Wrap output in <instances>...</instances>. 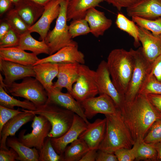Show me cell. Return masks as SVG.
<instances>
[{
    "label": "cell",
    "mask_w": 161,
    "mask_h": 161,
    "mask_svg": "<svg viewBox=\"0 0 161 161\" xmlns=\"http://www.w3.org/2000/svg\"><path fill=\"white\" fill-rule=\"evenodd\" d=\"M119 110L135 142L143 141L154 122L161 119L146 95L139 94L131 101L125 102Z\"/></svg>",
    "instance_id": "6da1fadb"
},
{
    "label": "cell",
    "mask_w": 161,
    "mask_h": 161,
    "mask_svg": "<svg viewBox=\"0 0 161 161\" xmlns=\"http://www.w3.org/2000/svg\"><path fill=\"white\" fill-rule=\"evenodd\" d=\"M106 63L113 84L119 92L124 97L134 67V60L131 52L122 48L113 49L109 53Z\"/></svg>",
    "instance_id": "7a4b0ae2"
},
{
    "label": "cell",
    "mask_w": 161,
    "mask_h": 161,
    "mask_svg": "<svg viewBox=\"0 0 161 161\" xmlns=\"http://www.w3.org/2000/svg\"><path fill=\"white\" fill-rule=\"evenodd\" d=\"M106 125L104 136L98 149L114 152L121 148H131L135 143L118 109L115 114L105 115Z\"/></svg>",
    "instance_id": "3957f363"
},
{
    "label": "cell",
    "mask_w": 161,
    "mask_h": 161,
    "mask_svg": "<svg viewBox=\"0 0 161 161\" xmlns=\"http://www.w3.org/2000/svg\"><path fill=\"white\" fill-rule=\"evenodd\" d=\"M20 109L35 115H41L47 119L52 126L48 135V137L51 138L59 137L67 132L72 124L75 114L72 111L48 100L45 104L36 107L35 110Z\"/></svg>",
    "instance_id": "277c9868"
},
{
    "label": "cell",
    "mask_w": 161,
    "mask_h": 161,
    "mask_svg": "<svg viewBox=\"0 0 161 161\" xmlns=\"http://www.w3.org/2000/svg\"><path fill=\"white\" fill-rule=\"evenodd\" d=\"M68 0H61L60 10L55 26L48 32L44 40L49 50V55L55 53L61 48L69 46H78L72 39L67 24L66 8Z\"/></svg>",
    "instance_id": "5b68a950"
},
{
    "label": "cell",
    "mask_w": 161,
    "mask_h": 161,
    "mask_svg": "<svg viewBox=\"0 0 161 161\" xmlns=\"http://www.w3.org/2000/svg\"><path fill=\"white\" fill-rule=\"evenodd\" d=\"M134 57V69L127 92L124 95L125 101L132 100L138 94L150 75L152 63L144 54L142 47L137 50L130 49Z\"/></svg>",
    "instance_id": "8992f818"
},
{
    "label": "cell",
    "mask_w": 161,
    "mask_h": 161,
    "mask_svg": "<svg viewBox=\"0 0 161 161\" xmlns=\"http://www.w3.org/2000/svg\"><path fill=\"white\" fill-rule=\"evenodd\" d=\"M32 77L25 78L20 83L15 82L5 86V89L13 96L28 100L38 107L47 102V93L42 84L35 78Z\"/></svg>",
    "instance_id": "52a82bcc"
},
{
    "label": "cell",
    "mask_w": 161,
    "mask_h": 161,
    "mask_svg": "<svg viewBox=\"0 0 161 161\" xmlns=\"http://www.w3.org/2000/svg\"><path fill=\"white\" fill-rule=\"evenodd\" d=\"M99 94L96 71L84 64H80L77 79L71 95L80 103Z\"/></svg>",
    "instance_id": "ba28073f"
},
{
    "label": "cell",
    "mask_w": 161,
    "mask_h": 161,
    "mask_svg": "<svg viewBox=\"0 0 161 161\" xmlns=\"http://www.w3.org/2000/svg\"><path fill=\"white\" fill-rule=\"evenodd\" d=\"M31 126L32 129V131L25 135L26 130H21L19 134L18 139L27 146L35 148L39 150L44 145L45 139L51 129V125L44 117L35 115Z\"/></svg>",
    "instance_id": "9c48e42d"
},
{
    "label": "cell",
    "mask_w": 161,
    "mask_h": 161,
    "mask_svg": "<svg viewBox=\"0 0 161 161\" xmlns=\"http://www.w3.org/2000/svg\"><path fill=\"white\" fill-rule=\"evenodd\" d=\"M95 71L99 94H105L110 96L119 109L125 102L124 97L119 92L113 84L106 61H101Z\"/></svg>",
    "instance_id": "30bf717a"
},
{
    "label": "cell",
    "mask_w": 161,
    "mask_h": 161,
    "mask_svg": "<svg viewBox=\"0 0 161 161\" xmlns=\"http://www.w3.org/2000/svg\"><path fill=\"white\" fill-rule=\"evenodd\" d=\"M80 103L87 119H91L99 113L105 115L114 114L118 109L112 99L105 94H99Z\"/></svg>",
    "instance_id": "8fae6325"
},
{
    "label": "cell",
    "mask_w": 161,
    "mask_h": 161,
    "mask_svg": "<svg viewBox=\"0 0 161 161\" xmlns=\"http://www.w3.org/2000/svg\"><path fill=\"white\" fill-rule=\"evenodd\" d=\"M60 1L61 0H51L44 6V11L39 19L29 28L31 33H38L41 41L45 40L51 24L59 14Z\"/></svg>",
    "instance_id": "7c38bea8"
},
{
    "label": "cell",
    "mask_w": 161,
    "mask_h": 161,
    "mask_svg": "<svg viewBox=\"0 0 161 161\" xmlns=\"http://www.w3.org/2000/svg\"><path fill=\"white\" fill-rule=\"evenodd\" d=\"M87 125L82 117L75 114L72 124L67 132L59 137H51L52 145L56 152L63 155L67 145L78 138Z\"/></svg>",
    "instance_id": "4fadbf2b"
},
{
    "label": "cell",
    "mask_w": 161,
    "mask_h": 161,
    "mask_svg": "<svg viewBox=\"0 0 161 161\" xmlns=\"http://www.w3.org/2000/svg\"><path fill=\"white\" fill-rule=\"evenodd\" d=\"M0 70L4 76V86L11 85L15 81L27 77L35 78L32 66H25L0 59Z\"/></svg>",
    "instance_id": "5bb4252c"
},
{
    "label": "cell",
    "mask_w": 161,
    "mask_h": 161,
    "mask_svg": "<svg viewBox=\"0 0 161 161\" xmlns=\"http://www.w3.org/2000/svg\"><path fill=\"white\" fill-rule=\"evenodd\" d=\"M85 62L84 55L78 50V46H69L61 48L47 57L39 59L34 65L47 62L84 64Z\"/></svg>",
    "instance_id": "9a60e30c"
},
{
    "label": "cell",
    "mask_w": 161,
    "mask_h": 161,
    "mask_svg": "<svg viewBox=\"0 0 161 161\" xmlns=\"http://www.w3.org/2000/svg\"><path fill=\"white\" fill-rule=\"evenodd\" d=\"M47 91L48 100L74 112L82 117L88 124L90 123L85 115L80 103L70 93H63L53 86Z\"/></svg>",
    "instance_id": "2e32d148"
},
{
    "label": "cell",
    "mask_w": 161,
    "mask_h": 161,
    "mask_svg": "<svg viewBox=\"0 0 161 161\" xmlns=\"http://www.w3.org/2000/svg\"><path fill=\"white\" fill-rule=\"evenodd\" d=\"M126 10L129 17L154 20L161 17V0H140Z\"/></svg>",
    "instance_id": "e0dca14e"
},
{
    "label": "cell",
    "mask_w": 161,
    "mask_h": 161,
    "mask_svg": "<svg viewBox=\"0 0 161 161\" xmlns=\"http://www.w3.org/2000/svg\"><path fill=\"white\" fill-rule=\"evenodd\" d=\"M138 27V38L142 44L143 53L148 60L153 63L161 54V34L155 35L150 31Z\"/></svg>",
    "instance_id": "ac0fdd59"
},
{
    "label": "cell",
    "mask_w": 161,
    "mask_h": 161,
    "mask_svg": "<svg viewBox=\"0 0 161 161\" xmlns=\"http://www.w3.org/2000/svg\"><path fill=\"white\" fill-rule=\"evenodd\" d=\"M106 125V118L97 119L93 123L87 125L86 128L78 138L83 140L89 149L98 150L104 136Z\"/></svg>",
    "instance_id": "d6986e66"
},
{
    "label": "cell",
    "mask_w": 161,
    "mask_h": 161,
    "mask_svg": "<svg viewBox=\"0 0 161 161\" xmlns=\"http://www.w3.org/2000/svg\"><path fill=\"white\" fill-rule=\"evenodd\" d=\"M59 65L57 80L53 86L62 90L66 88L71 94L73 85L78 76L80 64L78 63H62Z\"/></svg>",
    "instance_id": "ffe728a7"
},
{
    "label": "cell",
    "mask_w": 161,
    "mask_h": 161,
    "mask_svg": "<svg viewBox=\"0 0 161 161\" xmlns=\"http://www.w3.org/2000/svg\"><path fill=\"white\" fill-rule=\"evenodd\" d=\"M35 115L30 112L23 111L8 121L0 132V149H8L6 145L7 138L9 137L15 136L21 126L33 120Z\"/></svg>",
    "instance_id": "44dd1931"
},
{
    "label": "cell",
    "mask_w": 161,
    "mask_h": 161,
    "mask_svg": "<svg viewBox=\"0 0 161 161\" xmlns=\"http://www.w3.org/2000/svg\"><path fill=\"white\" fill-rule=\"evenodd\" d=\"M84 18L89 25L90 33L96 38L103 35L112 23V20L108 18L104 12L95 8L88 10Z\"/></svg>",
    "instance_id": "7402d4cb"
},
{
    "label": "cell",
    "mask_w": 161,
    "mask_h": 161,
    "mask_svg": "<svg viewBox=\"0 0 161 161\" xmlns=\"http://www.w3.org/2000/svg\"><path fill=\"white\" fill-rule=\"evenodd\" d=\"M0 59L25 66H33L39 59L37 55L17 47L0 48Z\"/></svg>",
    "instance_id": "603a6c76"
},
{
    "label": "cell",
    "mask_w": 161,
    "mask_h": 161,
    "mask_svg": "<svg viewBox=\"0 0 161 161\" xmlns=\"http://www.w3.org/2000/svg\"><path fill=\"white\" fill-rule=\"evenodd\" d=\"M14 9L30 27L41 16L44 10V6L31 0H23L15 5Z\"/></svg>",
    "instance_id": "cb8c5ba5"
},
{
    "label": "cell",
    "mask_w": 161,
    "mask_h": 161,
    "mask_svg": "<svg viewBox=\"0 0 161 161\" xmlns=\"http://www.w3.org/2000/svg\"><path fill=\"white\" fill-rule=\"evenodd\" d=\"M105 0H68L66 8L67 21L84 18L87 10L99 6Z\"/></svg>",
    "instance_id": "d4e9b609"
},
{
    "label": "cell",
    "mask_w": 161,
    "mask_h": 161,
    "mask_svg": "<svg viewBox=\"0 0 161 161\" xmlns=\"http://www.w3.org/2000/svg\"><path fill=\"white\" fill-rule=\"evenodd\" d=\"M35 78L43 86L46 91L53 86L52 80L57 76L58 72V64L44 63L33 66Z\"/></svg>",
    "instance_id": "484cf974"
},
{
    "label": "cell",
    "mask_w": 161,
    "mask_h": 161,
    "mask_svg": "<svg viewBox=\"0 0 161 161\" xmlns=\"http://www.w3.org/2000/svg\"><path fill=\"white\" fill-rule=\"evenodd\" d=\"M7 146L14 149L17 153V160L39 161L38 150L35 148H30L25 145L13 136L8 137L7 140Z\"/></svg>",
    "instance_id": "4316f807"
},
{
    "label": "cell",
    "mask_w": 161,
    "mask_h": 161,
    "mask_svg": "<svg viewBox=\"0 0 161 161\" xmlns=\"http://www.w3.org/2000/svg\"><path fill=\"white\" fill-rule=\"evenodd\" d=\"M17 47L24 50L30 51L37 55L42 53L49 55V49L45 40H36L29 31L20 35L19 44Z\"/></svg>",
    "instance_id": "83f0119b"
},
{
    "label": "cell",
    "mask_w": 161,
    "mask_h": 161,
    "mask_svg": "<svg viewBox=\"0 0 161 161\" xmlns=\"http://www.w3.org/2000/svg\"><path fill=\"white\" fill-rule=\"evenodd\" d=\"M3 78L0 74V105L11 109H14L15 106L21 107L22 109L35 110L36 107L30 101L25 99L20 101L11 96L6 91L3 82Z\"/></svg>",
    "instance_id": "f1b7e54d"
},
{
    "label": "cell",
    "mask_w": 161,
    "mask_h": 161,
    "mask_svg": "<svg viewBox=\"0 0 161 161\" xmlns=\"http://www.w3.org/2000/svg\"><path fill=\"white\" fill-rule=\"evenodd\" d=\"M89 149L86 142L78 138L65 148L63 155V161H80Z\"/></svg>",
    "instance_id": "f546056e"
},
{
    "label": "cell",
    "mask_w": 161,
    "mask_h": 161,
    "mask_svg": "<svg viewBox=\"0 0 161 161\" xmlns=\"http://www.w3.org/2000/svg\"><path fill=\"white\" fill-rule=\"evenodd\" d=\"M132 148L137 161L158 160L157 151L152 143H147L144 141L135 142Z\"/></svg>",
    "instance_id": "4dcf8cb0"
},
{
    "label": "cell",
    "mask_w": 161,
    "mask_h": 161,
    "mask_svg": "<svg viewBox=\"0 0 161 161\" xmlns=\"http://www.w3.org/2000/svg\"><path fill=\"white\" fill-rule=\"evenodd\" d=\"M115 24L119 29L127 32L133 38L134 45L135 47L140 46L138 27L134 21L129 19L123 13H119L117 16Z\"/></svg>",
    "instance_id": "1f68e13d"
},
{
    "label": "cell",
    "mask_w": 161,
    "mask_h": 161,
    "mask_svg": "<svg viewBox=\"0 0 161 161\" xmlns=\"http://www.w3.org/2000/svg\"><path fill=\"white\" fill-rule=\"evenodd\" d=\"M6 21L10 27L19 35L29 31L30 27L20 17L14 8L10 10L7 13Z\"/></svg>",
    "instance_id": "d6a6232c"
},
{
    "label": "cell",
    "mask_w": 161,
    "mask_h": 161,
    "mask_svg": "<svg viewBox=\"0 0 161 161\" xmlns=\"http://www.w3.org/2000/svg\"><path fill=\"white\" fill-rule=\"evenodd\" d=\"M39 151V161H63V156L55 151L51 142V137H47L44 145Z\"/></svg>",
    "instance_id": "836d02e7"
},
{
    "label": "cell",
    "mask_w": 161,
    "mask_h": 161,
    "mask_svg": "<svg viewBox=\"0 0 161 161\" xmlns=\"http://www.w3.org/2000/svg\"><path fill=\"white\" fill-rule=\"evenodd\" d=\"M131 18L132 20L139 26L150 31L155 35L161 34V17L154 20L147 19L137 16Z\"/></svg>",
    "instance_id": "e575fe53"
},
{
    "label": "cell",
    "mask_w": 161,
    "mask_h": 161,
    "mask_svg": "<svg viewBox=\"0 0 161 161\" xmlns=\"http://www.w3.org/2000/svg\"><path fill=\"white\" fill-rule=\"evenodd\" d=\"M69 31L72 38L90 33L89 25L84 18L72 20L69 25Z\"/></svg>",
    "instance_id": "d590c367"
},
{
    "label": "cell",
    "mask_w": 161,
    "mask_h": 161,
    "mask_svg": "<svg viewBox=\"0 0 161 161\" xmlns=\"http://www.w3.org/2000/svg\"><path fill=\"white\" fill-rule=\"evenodd\" d=\"M143 141L149 143L161 142V119L154 122L144 137Z\"/></svg>",
    "instance_id": "8d00e7d4"
},
{
    "label": "cell",
    "mask_w": 161,
    "mask_h": 161,
    "mask_svg": "<svg viewBox=\"0 0 161 161\" xmlns=\"http://www.w3.org/2000/svg\"><path fill=\"white\" fill-rule=\"evenodd\" d=\"M139 94L161 95V82L151 74Z\"/></svg>",
    "instance_id": "74e56055"
},
{
    "label": "cell",
    "mask_w": 161,
    "mask_h": 161,
    "mask_svg": "<svg viewBox=\"0 0 161 161\" xmlns=\"http://www.w3.org/2000/svg\"><path fill=\"white\" fill-rule=\"evenodd\" d=\"M20 36V35L11 27L8 32L0 39V48L17 46Z\"/></svg>",
    "instance_id": "f35d334b"
},
{
    "label": "cell",
    "mask_w": 161,
    "mask_h": 161,
    "mask_svg": "<svg viewBox=\"0 0 161 161\" xmlns=\"http://www.w3.org/2000/svg\"><path fill=\"white\" fill-rule=\"evenodd\" d=\"M23 112L19 109L17 110L11 109L0 105V132L4 125L8 121Z\"/></svg>",
    "instance_id": "ab89813d"
},
{
    "label": "cell",
    "mask_w": 161,
    "mask_h": 161,
    "mask_svg": "<svg viewBox=\"0 0 161 161\" xmlns=\"http://www.w3.org/2000/svg\"><path fill=\"white\" fill-rule=\"evenodd\" d=\"M119 161H133L135 157L132 148H121L114 152Z\"/></svg>",
    "instance_id": "60d3db41"
},
{
    "label": "cell",
    "mask_w": 161,
    "mask_h": 161,
    "mask_svg": "<svg viewBox=\"0 0 161 161\" xmlns=\"http://www.w3.org/2000/svg\"><path fill=\"white\" fill-rule=\"evenodd\" d=\"M111 4L118 11H120L123 8H126L134 4L140 0H105Z\"/></svg>",
    "instance_id": "b9f144b4"
},
{
    "label": "cell",
    "mask_w": 161,
    "mask_h": 161,
    "mask_svg": "<svg viewBox=\"0 0 161 161\" xmlns=\"http://www.w3.org/2000/svg\"><path fill=\"white\" fill-rule=\"evenodd\" d=\"M18 157L17 153L11 148L8 150L0 149V161H15Z\"/></svg>",
    "instance_id": "7bdbcfd3"
},
{
    "label": "cell",
    "mask_w": 161,
    "mask_h": 161,
    "mask_svg": "<svg viewBox=\"0 0 161 161\" xmlns=\"http://www.w3.org/2000/svg\"><path fill=\"white\" fill-rule=\"evenodd\" d=\"M146 95L152 105L161 117V95L149 94Z\"/></svg>",
    "instance_id": "ee69618b"
},
{
    "label": "cell",
    "mask_w": 161,
    "mask_h": 161,
    "mask_svg": "<svg viewBox=\"0 0 161 161\" xmlns=\"http://www.w3.org/2000/svg\"><path fill=\"white\" fill-rule=\"evenodd\" d=\"M96 161H118L114 152H109L100 149L97 151Z\"/></svg>",
    "instance_id": "f6af8a7d"
},
{
    "label": "cell",
    "mask_w": 161,
    "mask_h": 161,
    "mask_svg": "<svg viewBox=\"0 0 161 161\" xmlns=\"http://www.w3.org/2000/svg\"><path fill=\"white\" fill-rule=\"evenodd\" d=\"M151 74L161 82V54L152 63Z\"/></svg>",
    "instance_id": "bcb514c9"
},
{
    "label": "cell",
    "mask_w": 161,
    "mask_h": 161,
    "mask_svg": "<svg viewBox=\"0 0 161 161\" xmlns=\"http://www.w3.org/2000/svg\"><path fill=\"white\" fill-rule=\"evenodd\" d=\"M97 150L90 149L82 157L80 161H96Z\"/></svg>",
    "instance_id": "7dc6e473"
},
{
    "label": "cell",
    "mask_w": 161,
    "mask_h": 161,
    "mask_svg": "<svg viewBox=\"0 0 161 161\" xmlns=\"http://www.w3.org/2000/svg\"><path fill=\"white\" fill-rule=\"evenodd\" d=\"M13 3L10 0H0V14L3 15L10 8Z\"/></svg>",
    "instance_id": "c3c4849f"
},
{
    "label": "cell",
    "mask_w": 161,
    "mask_h": 161,
    "mask_svg": "<svg viewBox=\"0 0 161 161\" xmlns=\"http://www.w3.org/2000/svg\"><path fill=\"white\" fill-rule=\"evenodd\" d=\"M11 27L6 21L2 22L0 25V39L8 32Z\"/></svg>",
    "instance_id": "681fc988"
},
{
    "label": "cell",
    "mask_w": 161,
    "mask_h": 161,
    "mask_svg": "<svg viewBox=\"0 0 161 161\" xmlns=\"http://www.w3.org/2000/svg\"><path fill=\"white\" fill-rule=\"evenodd\" d=\"M152 144L157 151L158 160H161V142Z\"/></svg>",
    "instance_id": "f907efd6"
},
{
    "label": "cell",
    "mask_w": 161,
    "mask_h": 161,
    "mask_svg": "<svg viewBox=\"0 0 161 161\" xmlns=\"http://www.w3.org/2000/svg\"><path fill=\"white\" fill-rule=\"evenodd\" d=\"M34 2L42 6H44L51 0H31Z\"/></svg>",
    "instance_id": "816d5d0a"
},
{
    "label": "cell",
    "mask_w": 161,
    "mask_h": 161,
    "mask_svg": "<svg viewBox=\"0 0 161 161\" xmlns=\"http://www.w3.org/2000/svg\"><path fill=\"white\" fill-rule=\"evenodd\" d=\"M13 4L15 5L22 1L23 0H10Z\"/></svg>",
    "instance_id": "f5cc1de1"
}]
</instances>
